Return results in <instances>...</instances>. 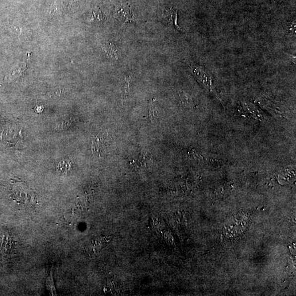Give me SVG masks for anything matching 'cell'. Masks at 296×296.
Masks as SVG:
<instances>
[{"mask_svg": "<svg viewBox=\"0 0 296 296\" xmlns=\"http://www.w3.org/2000/svg\"><path fill=\"white\" fill-rule=\"evenodd\" d=\"M179 96H180L181 100L183 104L187 105V106H190L193 104V100L187 94L184 92H181L179 93Z\"/></svg>", "mask_w": 296, "mask_h": 296, "instance_id": "6", "label": "cell"}, {"mask_svg": "<svg viewBox=\"0 0 296 296\" xmlns=\"http://www.w3.org/2000/svg\"><path fill=\"white\" fill-rule=\"evenodd\" d=\"M132 76H129L125 78L124 82V92H125V98L126 99L128 96L129 92V87L130 85V82L132 80Z\"/></svg>", "mask_w": 296, "mask_h": 296, "instance_id": "8", "label": "cell"}, {"mask_svg": "<svg viewBox=\"0 0 296 296\" xmlns=\"http://www.w3.org/2000/svg\"><path fill=\"white\" fill-rule=\"evenodd\" d=\"M107 138L104 135H100L97 136L92 140L91 146V152L92 154L96 156L101 157L102 154H104L105 149L108 146V141Z\"/></svg>", "mask_w": 296, "mask_h": 296, "instance_id": "3", "label": "cell"}, {"mask_svg": "<svg viewBox=\"0 0 296 296\" xmlns=\"http://www.w3.org/2000/svg\"><path fill=\"white\" fill-rule=\"evenodd\" d=\"M162 17L166 20L167 23L173 25L174 28L179 30H182L177 24V10L173 8L166 9L163 11Z\"/></svg>", "mask_w": 296, "mask_h": 296, "instance_id": "4", "label": "cell"}, {"mask_svg": "<svg viewBox=\"0 0 296 296\" xmlns=\"http://www.w3.org/2000/svg\"><path fill=\"white\" fill-rule=\"evenodd\" d=\"M108 55L110 57L115 58V59H118L119 50L117 47L116 48L113 45L110 46L109 48L108 47Z\"/></svg>", "mask_w": 296, "mask_h": 296, "instance_id": "7", "label": "cell"}, {"mask_svg": "<svg viewBox=\"0 0 296 296\" xmlns=\"http://www.w3.org/2000/svg\"><path fill=\"white\" fill-rule=\"evenodd\" d=\"M148 118L150 119L151 121L154 120L157 116L156 111L155 110V107H154V104H153V102H152L148 107Z\"/></svg>", "mask_w": 296, "mask_h": 296, "instance_id": "5", "label": "cell"}, {"mask_svg": "<svg viewBox=\"0 0 296 296\" xmlns=\"http://www.w3.org/2000/svg\"><path fill=\"white\" fill-rule=\"evenodd\" d=\"M115 18L120 21L121 23H126L135 20V17L131 5L129 3L121 4L116 10L114 15Z\"/></svg>", "mask_w": 296, "mask_h": 296, "instance_id": "2", "label": "cell"}, {"mask_svg": "<svg viewBox=\"0 0 296 296\" xmlns=\"http://www.w3.org/2000/svg\"><path fill=\"white\" fill-rule=\"evenodd\" d=\"M274 1H279V0H274Z\"/></svg>", "mask_w": 296, "mask_h": 296, "instance_id": "9", "label": "cell"}, {"mask_svg": "<svg viewBox=\"0 0 296 296\" xmlns=\"http://www.w3.org/2000/svg\"><path fill=\"white\" fill-rule=\"evenodd\" d=\"M190 68H191L192 71L198 81L202 83L209 92L214 94L217 97L219 98L216 93L213 78L210 73L208 72L204 68L198 65H192L190 66Z\"/></svg>", "mask_w": 296, "mask_h": 296, "instance_id": "1", "label": "cell"}]
</instances>
